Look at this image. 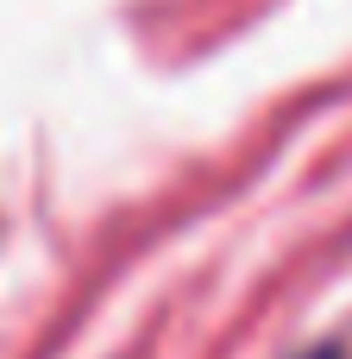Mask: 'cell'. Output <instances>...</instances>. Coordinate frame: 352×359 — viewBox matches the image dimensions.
<instances>
[{"mask_svg": "<svg viewBox=\"0 0 352 359\" xmlns=\"http://www.w3.org/2000/svg\"><path fill=\"white\" fill-rule=\"evenodd\" d=\"M309 359H340V353H334V347H328V353H309Z\"/></svg>", "mask_w": 352, "mask_h": 359, "instance_id": "obj_1", "label": "cell"}]
</instances>
